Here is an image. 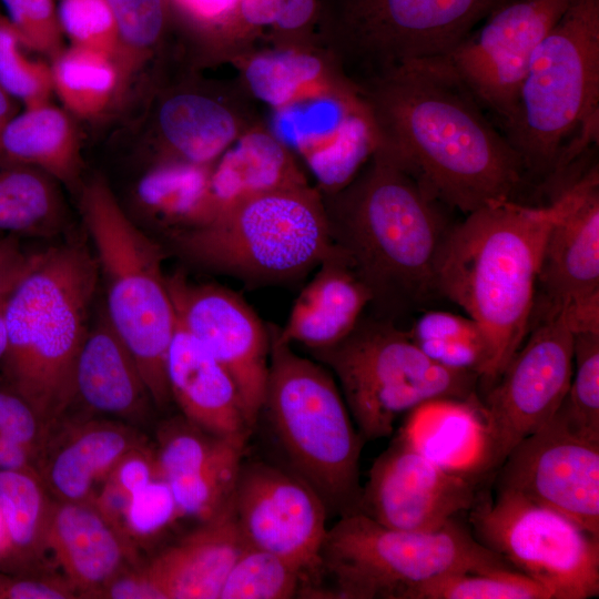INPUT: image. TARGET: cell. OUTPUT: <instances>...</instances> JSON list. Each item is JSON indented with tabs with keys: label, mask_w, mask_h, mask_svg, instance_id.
Returning <instances> with one entry per match:
<instances>
[{
	"label": "cell",
	"mask_w": 599,
	"mask_h": 599,
	"mask_svg": "<svg viewBox=\"0 0 599 599\" xmlns=\"http://www.w3.org/2000/svg\"><path fill=\"white\" fill-rule=\"evenodd\" d=\"M33 253H26L19 237L0 236V294L9 292L30 264Z\"/></svg>",
	"instance_id": "51"
},
{
	"label": "cell",
	"mask_w": 599,
	"mask_h": 599,
	"mask_svg": "<svg viewBox=\"0 0 599 599\" xmlns=\"http://www.w3.org/2000/svg\"><path fill=\"white\" fill-rule=\"evenodd\" d=\"M573 364L555 416L575 434L599 441V332L573 334Z\"/></svg>",
	"instance_id": "37"
},
{
	"label": "cell",
	"mask_w": 599,
	"mask_h": 599,
	"mask_svg": "<svg viewBox=\"0 0 599 599\" xmlns=\"http://www.w3.org/2000/svg\"><path fill=\"white\" fill-rule=\"evenodd\" d=\"M333 244L390 314L438 294L437 271L453 227L441 204L379 149L341 189L322 193Z\"/></svg>",
	"instance_id": "2"
},
{
	"label": "cell",
	"mask_w": 599,
	"mask_h": 599,
	"mask_svg": "<svg viewBox=\"0 0 599 599\" xmlns=\"http://www.w3.org/2000/svg\"><path fill=\"white\" fill-rule=\"evenodd\" d=\"M386 153L441 204L468 214L514 200L517 152L439 58L413 61L356 87Z\"/></svg>",
	"instance_id": "1"
},
{
	"label": "cell",
	"mask_w": 599,
	"mask_h": 599,
	"mask_svg": "<svg viewBox=\"0 0 599 599\" xmlns=\"http://www.w3.org/2000/svg\"><path fill=\"white\" fill-rule=\"evenodd\" d=\"M10 291L0 294V373H1L2 364L7 354V349H8V327H7V318H6V305H7V298Z\"/></svg>",
	"instance_id": "54"
},
{
	"label": "cell",
	"mask_w": 599,
	"mask_h": 599,
	"mask_svg": "<svg viewBox=\"0 0 599 599\" xmlns=\"http://www.w3.org/2000/svg\"><path fill=\"white\" fill-rule=\"evenodd\" d=\"M3 14L29 51L52 59L65 45L54 0H0Z\"/></svg>",
	"instance_id": "45"
},
{
	"label": "cell",
	"mask_w": 599,
	"mask_h": 599,
	"mask_svg": "<svg viewBox=\"0 0 599 599\" xmlns=\"http://www.w3.org/2000/svg\"><path fill=\"white\" fill-rule=\"evenodd\" d=\"M53 498L35 471L0 470V510L10 544L2 569L37 570L44 564Z\"/></svg>",
	"instance_id": "33"
},
{
	"label": "cell",
	"mask_w": 599,
	"mask_h": 599,
	"mask_svg": "<svg viewBox=\"0 0 599 599\" xmlns=\"http://www.w3.org/2000/svg\"><path fill=\"white\" fill-rule=\"evenodd\" d=\"M156 477L161 476L155 448L145 441L118 460L91 501L121 532L122 517L132 495Z\"/></svg>",
	"instance_id": "41"
},
{
	"label": "cell",
	"mask_w": 599,
	"mask_h": 599,
	"mask_svg": "<svg viewBox=\"0 0 599 599\" xmlns=\"http://www.w3.org/2000/svg\"><path fill=\"white\" fill-rule=\"evenodd\" d=\"M74 589L62 576L0 569V599H73Z\"/></svg>",
	"instance_id": "48"
},
{
	"label": "cell",
	"mask_w": 599,
	"mask_h": 599,
	"mask_svg": "<svg viewBox=\"0 0 599 599\" xmlns=\"http://www.w3.org/2000/svg\"><path fill=\"white\" fill-rule=\"evenodd\" d=\"M238 0H167L170 12L181 19L197 38L200 53H204L235 10Z\"/></svg>",
	"instance_id": "47"
},
{
	"label": "cell",
	"mask_w": 599,
	"mask_h": 599,
	"mask_svg": "<svg viewBox=\"0 0 599 599\" xmlns=\"http://www.w3.org/2000/svg\"><path fill=\"white\" fill-rule=\"evenodd\" d=\"M74 400L89 415L139 424L155 407L129 348L104 308L89 326L73 372ZM72 405V407H73Z\"/></svg>",
	"instance_id": "23"
},
{
	"label": "cell",
	"mask_w": 599,
	"mask_h": 599,
	"mask_svg": "<svg viewBox=\"0 0 599 599\" xmlns=\"http://www.w3.org/2000/svg\"><path fill=\"white\" fill-rule=\"evenodd\" d=\"M254 102L238 80L172 90L156 111L154 160L213 165L243 133L262 121Z\"/></svg>",
	"instance_id": "20"
},
{
	"label": "cell",
	"mask_w": 599,
	"mask_h": 599,
	"mask_svg": "<svg viewBox=\"0 0 599 599\" xmlns=\"http://www.w3.org/2000/svg\"><path fill=\"white\" fill-rule=\"evenodd\" d=\"M316 268L292 305L284 326L274 327L281 342L300 344L309 352L341 342L372 304L368 287L336 246Z\"/></svg>",
	"instance_id": "26"
},
{
	"label": "cell",
	"mask_w": 599,
	"mask_h": 599,
	"mask_svg": "<svg viewBox=\"0 0 599 599\" xmlns=\"http://www.w3.org/2000/svg\"><path fill=\"white\" fill-rule=\"evenodd\" d=\"M182 517L169 483L156 477L135 491L122 517L121 532L136 549Z\"/></svg>",
	"instance_id": "44"
},
{
	"label": "cell",
	"mask_w": 599,
	"mask_h": 599,
	"mask_svg": "<svg viewBox=\"0 0 599 599\" xmlns=\"http://www.w3.org/2000/svg\"><path fill=\"white\" fill-rule=\"evenodd\" d=\"M475 538L552 599L599 595V538L566 516L509 491L478 498L469 510Z\"/></svg>",
	"instance_id": "12"
},
{
	"label": "cell",
	"mask_w": 599,
	"mask_h": 599,
	"mask_svg": "<svg viewBox=\"0 0 599 599\" xmlns=\"http://www.w3.org/2000/svg\"><path fill=\"white\" fill-rule=\"evenodd\" d=\"M504 0H318L316 41L355 88L447 54Z\"/></svg>",
	"instance_id": "11"
},
{
	"label": "cell",
	"mask_w": 599,
	"mask_h": 599,
	"mask_svg": "<svg viewBox=\"0 0 599 599\" xmlns=\"http://www.w3.org/2000/svg\"><path fill=\"white\" fill-rule=\"evenodd\" d=\"M232 63L250 97L278 112L356 91L318 47L256 49Z\"/></svg>",
	"instance_id": "27"
},
{
	"label": "cell",
	"mask_w": 599,
	"mask_h": 599,
	"mask_svg": "<svg viewBox=\"0 0 599 599\" xmlns=\"http://www.w3.org/2000/svg\"><path fill=\"white\" fill-rule=\"evenodd\" d=\"M564 203L562 190L548 205L491 202L468 213L447 236L437 292L481 328L490 352L481 380L487 388L529 331L544 245Z\"/></svg>",
	"instance_id": "3"
},
{
	"label": "cell",
	"mask_w": 599,
	"mask_h": 599,
	"mask_svg": "<svg viewBox=\"0 0 599 599\" xmlns=\"http://www.w3.org/2000/svg\"><path fill=\"white\" fill-rule=\"evenodd\" d=\"M246 547L232 501L158 552L144 568L163 599H219L230 570Z\"/></svg>",
	"instance_id": "24"
},
{
	"label": "cell",
	"mask_w": 599,
	"mask_h": 599,
	"mask_svg": "<svg viewBox=\"0 0 599 599\" xmlns=\"http://www.w3.org/2000/svg\"><path fill=\"white\" fill-rule=\"evenodd\" d=\"M80 211L105 291V314L140 369L154 406L172 402L166 355L176 317L162 263L164 245L146 235L100 175L80 189Z\"/></svg>",
	"instance_id": "7"
},
{
	"label": "cell",
	"mask_w": 599,
	"mask_h": 599,
	"mask_svg": "<svg viewBox=\"0 0 599 599\" xmlns=\"http://www.w3.org/2000/svg\"><path fill=\"white\" fill-rule=\"evenodd\" d=\"M499 470L498 490L552 509L599 538V441L554 416L518 443Z\"/></svg>",
	"instance_id": "17"
},
{
	"label": "cell",
	"mask_w": 599,
	"mask_h": 599,
	"mask_svg": "<svg viewBox=\"0 0 599 599\" xmlns=\"http://www.w3.org/2000/svg\"><path fill=\"white\" fill-rule=\"evenodd\" d=\"M307 183L288 145L263 121L216 160L210 177L215 214L240 199Z\"/></svg>",
	"instance_id": "29"
},
{
	"label": "cell",
	"mask_w": 599,
	"mask_h": 599,
	"mask_svg": "<svg viewBox=\"0 0 599 599\" xmlns=\"http://www.w3.org/2000/svg\"><path fill=\"white\" fill-rule=\"evenodd\" d=\"M58 19L70 45L102 51L116 57L119 34L108 0H59Z\"/></svg>",
	"instance_id": "43"
},
{
	"label": "cell",
	"mask_w": 599,
	"mask_h": 599,
	"mask_svg": "<svg viewBox=\"0 0 599 599\" xmlns=\"http://www.w3.org/2000/svg\"><path fill=\"white\" fill-rule=\"evenodd\" d=\"M570 2L502 1L479 30L439 59L480 106L504 121L512 110L534 51Z\"/></svg>",
	"instance_id": "15"
},
{
	"label": "cell",
	"mask_w": 599,
	"mask_h": 599,
	"mask_svg": "<svg viewBox=\"0 0 599 599\" xmlns=\"http://www.w3.org/2000/svg\"><path fill=\"white\" fill-rule=\"evenodd\" d=\"M309 353L337 379L364 440L390 436L397 418L423 403L478 400L477 374L435 363L388 317L362 316L341 342Z\"/></svg>",
	"instance_id": "10"
},
{
	"label": "cell",
	"mask_w": 599,
	"mask_h": 599,
	"mask_svg": "<svg viewBox=\"0 0 599 599\" xmlns=\"http://www.w3.org/2000/svg\"><path fill=\"white\" fill-rule=\"evenodd\" d=\"M165 368L172 402L187 420L221 436L251 433L234 380L177 321Z\"/></svg>",
	"instance_id": "25"
},
{
	"label": "cell",
	"mask_w": 599,
	"mask_h": 599,
	"mask_svg": "<svg viewBox=\"0 0 599 599\" xmlns=\"http://www.w3.org/2000/svg\"><path fill=\"white\" fill-rule=\"evenodd\" d=\"M212 165L154 160L134 187L141 214L163 237L200 227L215 215Z\"/></svg>",
	"instance_id": "31"
},
{
	"label": "cell",
	"mask_w": 599,
	"mask_h": 599,
	"mask_svg": "<svg viewBox=\"0 0 599 599\" xmlns=\"http://www.w3.org/2000/svg\"><path fill=\"white\" fill-rule=\"evenodd\" d=\"M408 332L416 343L458 339L486 341L481 328L475 319L468 315L463 316L445 311H429L424 313L416 319Z\"/></svg>",
	"instance_id": "49"
},
{
	"label": "cell",
	"mask_w": 599,
	"mask_h": 599,
	"mask_svg": "<svg viewBox=\"0 0 599 599\" xmlns=\"http://www.w3.org/2000/svg\"><path fill=\"white\" fill-rule=\"evenodd\" d=\"M473 478L427 458L400 435L369 469L359 511L396 529L430 531L478 500Z\"/></svg>",
	"instance_id": "18"
},
{
	"label": "cell",
	"mask_w": 599,
	"mask_h": 599,
	"mask_svg": "<svg viewBox=\"0 0 599 599\" xmlns=\"http://www.w3.org/2000/svg\"><path fill=\"white\" fill-rule=\"evenodd\" d=\"M285 0H238L234 12L205 53V61L233 62L256 50Z\"/></svg>",
	"instance_id": "42"
},
{
	"label": "cell",
	"mask_w": 599,
	"mask_h": 599,
	"mask_svg": "<svg viewBox=\"0 0 599 599\" xmlns=\"http://www.w3.org/2000/svg\"><path fill=\"white\" fill-rule=\"evenodd\" d=\"M270 327L271 353L265 412L291 466L339 517L359 511L363 487L357 430L332 373L298 355Z\"/></svg>",
	"instance_id": "8"
},
{
	"label": "cell",
	"mask_w": 599,
	"mask_h": 599,
	"mask_svg": "<svg viewBox=\"0 0 599 599\" xmlns=\"http://www.w3.org/2000/svg\"><path fill=\"white\" fill-rule=\"evenodd\" d=\"M0 156L34 166L60 184H79L83 161L74 116L51 102L23 108L4 126Z\"/></svg>",
	"instance_id": "30"
},
{
	"label": "cell",
	"mask_w": 599,
	"mask_h": 599,
	"mask_svg": "<svg viewBox=\"0 0 599 599\" xmlns=\"http://www.w3.org/2000/svg\"><path fill=\"white\" fill-rule=\"evenodd\" d=\"M399 435L441 467L483 475L485 424L480 400L433 399L409 412Z\"/></svg>",
	"instance_id": "28"
},
{
	"label": "cell",
	"mask_w": 599,
	"mask_h": 599,
	"mask_svg": "<svg viewBox=\"0 0 599 599\" xmlns=\"http://www.w3.org/2000/svg\"><path fill=\"white\" fill-rule=\"evenodd\" d=\"M28 51L0 10V87L23 108L51 102L53 94L50 63Z\"/></svg>",
	"instance_id": "40"
},
{
	"label": "cell",
	"mask_w": 599,
	"mask_h": 599,
	"mask_svg": "<svg viewBox=\"0 0 599 599\" xmlns=\"http://www.w3.org/2000/svg\"><path fill=\"white\" fill-rule=\"evenodd\" d=\"M561 190L564 207L548 232L537 277L542 315L599 303L598 165Z\"/></svg>",
	"instance_id": "19"
},
{
	"label": "cell",
	"mask_w": 599,
	"mask_h": 599,
	"mask_svg": "<svg viewBox=\"0 0 599 599\" xmlns=\"http://www.w3.org/2000/svg\"><path fill=\"white\" fill-rule=\"evenodd\" d=\"M481 403L485 424L483 474L499 468L512 448L557 413L573 370V333L561 311L529 328Z\"/></svg>",
	"instance_id": "13"
},
{
	"label": "cell",
	"mask_w": 599,
	"mask_h": 599,
	"mask_svg": "<svg viewBox=\"0 0 599 599\" xmlns=\"http://www.w3.org/2000/svg\"><path fill=\"white\" fill-rule=\"evenodd\" d=\"M505 138L525 173L558 182L599 140V0H571L534 51Z\"/></svg>",
	"instance_id": "5"
},
{
	"label": "cell",
	"mask_w": 599,
	"mask_h": 599,
	"mask_svg": "<svg viewBox=\"0 0 599 599\" xmlns=\"http://www.w3.org/2000/svg\"><path fill=\"white\" fill-rule=\"evenodd\" d=\"M37 450L11 439L0 437V470L38 473Z\"/></svg>",
	"instance_id": "52"
},
{
	"label": "cell",
	"mask_w": 599,
	"mask_h": 599,
	"mask_svg": "<svg viewBox=\"0 0 599 599\" xmlns=\"http://www.w3.org/2000/svg\"><path fill=\"white\" fill-rule=\"evenodd\" d=\"M176 321L234 380L252 430L264 404L271 353L270 327L237 293L195 283L181 272L166 275Z\"/></svg>",
	"instance_id": "16"
},
{
	"label": "cell",
	"mask_w": 599,
	"mask_h": 599,
	"mask_svg": "<svg viewBox=\"0 0 599 599\" xmlns=\"http://www.w3.org/2000/svg\"><path fill=\"white\" fill-rule=\"evenodd\" d=\"M60 183L45 172L0 156V236L50 237L64 227Z\"/></svg>",
	"instance_id": "32"
},
{
	"label": "cell",
	"mask_w": 599,
	"mask_h": 599,
	"mask_svg": "<svg viewBox=\"0 0 599 599\" xmlns=\"http://www.w3.org/2000/svg\"><path fill=\"white\" fill-rule=\"evenodd\" d=\"M247 438L236 439L193 474L167 481L182 517L206 521L232 504Z\"/></svg>",
	"instance_id": "35"
},
{
	"label": "cell",
	"mask_w": 599,
	"mask_h": 599,
	"mask_svg": "<svg viewBox=\"0 0 599 599\" xmlns=\"http://www.w3.org/2000/svg\"><path fill=\"white\" fill-rule=\"evenodd\" d=\"M17 113V101L0 87V136L4 126Z\"/></svg>",
	"instance_id": "53"
},
{
	"label": "cell",
	"mask_w": 599,
	"mask_h": 599,
	"mask_svg": "<svg viewBox=\"0 0 599 599\" xmlns=\"http://www.w3.org/2000/svg\"><path fill=\"white\" fill-rule=\"evenodd\" d=\"M53 93L74 118L103 114L125 84L116 57L94 49L64 47L50 59Z\"/></svg>",
	"instance_id": "34"
},
{
	"label": "cell",
	"mask_w": 599,
	"mask_h": 599,
	"mask_svg": "<svg viewBox=\"0 0 599 599\" xmlns=\"http://www.w3.org/2000/svg\"><path fill=\"white\" fill-rule=\"evenodd\" d=\"M233 507L248 547L274 554L300 570L307 597L322 595L321 548L328 511L303 479L262 461H243Z\"/></svg>",
	"instance_id": "14"
},
{
	"label": "cell",
	"mask_w": 599,
	"mask_h": 599,
	"mask_svg": "<svg viewBox=\"0 0 599 599\" xmlns=\"http://www.w3.org/2000/svg\"><path fill=\"white\" fill-rule=\"evenodd\" d=\"M99 278L93 250L72 238L33 253L7 298L8 349L0 382L50 428L73 405L74 365Z\"/></svg>",
	"instance_id": "4"
},
{
	"label": "cell",
	"mask_w": 599,
	"mask_h": 599,
	"mask_svg": "<svg viewBox=\"0 0 599 599\" xmlns=\"http://www.w3.org/2000/svg\"><path fill=\"white\" fill-rule=\"evenodd\" d=\"M50 427L17 392L0 382V437L40 451Z\"/></svg>",
	"instance_id": "46"
},
{
	"label": "cell",
	"mask_w": 599,
	"mask_h": 599,
	"mask_svg": "<svg viewBox=\"0 0 599 599\" xmlns=\"http://www.w3.org/2000/svg\"><path fill=\"white\" fill-rule=\"evenodd\" d=\"M119 34L118 61L129 74L161 42L171 16L167 0H108Z\"/></svg>",
	"instance_id": "39"
},
{
	"label": "cell",
	"mask_w": 599,
	"mask_h": 599,
	"mask_svg": "<svg viewBox=\"0 0 599 599\" xmlns=\"http://www.w3.org/2000/svg\"><path fill=\"white\" fill-rule=\"evenodd\" d=\"M92 599H163L144 565H129L109 579Z\"/></svg>",
	"instance_id": "50"
},
{
	"label": "cell",
	"mask_w": 599,
	"mask_h": 599,
	"mask_svg": "<svg viewBox=\"0 0 599 599\" xmlns=\"http://www.w3.org/2000/svg\"><path fill=\"white\" fill-rule=\"evenodd\" d=\"M512 569L456 519L437 530L386 527L367 515H343L321 548L327 598L410 599L420 585L448 575Z\"/></svg>",
	"instance_id": "9"
},
{
	"label": "cell",
	"mask_w": 599,
	"mask_h": 599,
	"mask_svg": "<svg viewBox=\"0 0 599 599\" xmlns=\"http://www.w3.org/2000/svg\"><path fill=\"white\" fill-rule=\"evenodd\" d=\"M164 238L187 264L252 286L296 281L335 251L323 195L309 183L240 199Z\"/></svg>",
	"instance_id": "6"
},
{
	"label": "cell",
	"mask_w": 599,
	"mask_h": 599,
	"mask_svg": "<svg viewBox=\"0 0 599 599\" xmlns=\"http://www.w3.org/2000/svg\"><path fill=\"white\" fill-rule=\"evenodd\" d=\"M305 590L300 570L274 554L247 546L230 570L219 599H287Z\"/></svg>",
	"instance_id": "36"
},
{
	"label": "cell",
	"mask_w": 599,
	"mask_h": 599,
	"mask_svg": "<svg viewBox=\"0 0 599 599\" xmlns=\"http://www.w3.org/2000/svg\"><path fill=\"white\" fill-rule=\"evenodd\" d=\"M410 599H552L539 582L514 569L448 575L416 588Z\"/></svg>",
	"instance_id": "38"
},
{
	"label": "cell",
	"mask_w": 599,
	"mask_h": 599,
	"mask_svg": "<svg viewBox=\"0 0 599 599\" xmlns=\"http://www.w3.org/2000/svg\"><path fill=\"white\" fill-rule=\"evenodd\" d=\"M9 557H10L9 537H8L3 517L0 510V568L7 565Z\"/></svg>",
	"instance_id": "55"
},
{
	"label": "cell",
	"mask_w": 599,
	"mask_h": 599,
	"mask_svg": "<svg viewBox=\"0 0 599 599\" xmlns=\"http://www.w3.org/2000/svg\"><path fill=\"white\" fill-rule=\"evenodd\" d=\"M146 440L131 424L94 415L65 414L49 430L38 474L52 498L91 500L118 460Z\"/></svg>",
	"instance_id": "21"
},
{
	"label": "cell",
	"mask_w": 599,
	"mask_h": 599,
	"mask_svg": "<svg viewBox=\"0 0 599 599\" xmlns=\"http://www.w3.org/2000/svg\"><path fill=\"white\" fill-rule=\"evenodd\" d=\"M45 547L78 598L92 599L116 572L138 564L136 549L91 500L53 498Z\"/></svg>",
	"instance_id": "22"
}]
</instances>
